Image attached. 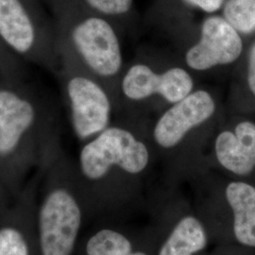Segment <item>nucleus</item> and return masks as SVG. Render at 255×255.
<instances>
[{
    "mask_svg": "<svg viewBox=\"0 0 255 255\" xmlns=\"http://www.w3.org/2000/svg\"><path fill=\"white\" fill-rule=\"evenodd\" d=\"M72 40L85 64L101 77L119 73L122 54L119 38L107 21L89 17L74 27Z\"/></svg>",
    "mask_w": 255,
    "mask_h": 255,
    "instance_id": "nucleus-3",
    "label": "nucleus"
},
{
    "mask_svg": "<svg viewBox=\"0 0 255 255\" xmlns=\"http://www.w3.org/2000/svg\"><path fill=\"white\" fill-rule=\"evenodd\" d=\"M247 82L250 91L255 97V43L250 48L248 56V70Z\"/></svg>",
    "mask_w": 255,
    "mask_h": 255,
    "instance_id": "nucleus-17",
    "label": "nucleus"
},
{
    "mask_svg": "<svg viewBox=\"0 0 255 255\" xmlns=\"http://www.w3.org/2000/svg\"><path fill=\"white\" fill-rule=\"evenodd\" d=\"M216 156L225 169L238 176H246L255 168V123L241 121L235 131L220 132L215 143Z\"/></svg>",
    "mask_w": 255,
    "mask_h": 255,
    "instance_id": "nucleus-9",
    "label": "nucleus"
},
{
    "mask_svg": "<svg viewBox=\"0 0 255 255\" xmlns=\"http://www.w3.org/2000/svg\"><path fill=\"white\" fill-rule=\"evenodd\" d=\"M224 19L240 34L255 31V0H228L224 6Z\"/></svg>",
    "mask_w": 255,
    "mask_h": 255,
    "instance_id": "nucleus-14",
    "label": "nucleus"
},
{
    "mask_svg": "<svg viewBox=\"0 0 255 255\" xmlns=\"http://www.w3.org/2000/svg\"><path fill=\"white\" fill-rule=\"evenodd\" d=\"M87 255H146L133 252L127 237L117 231L104 229L95 234L86 245Z\"/></svg>",
    "mask_w": 255,
    "mask_h": 255,
    "instance_id": "nucleus-13",
    "label": "nucleus"
},
{
    "mask_svg": "<svg viewBox=\"0 0 255 255\" xmlns=\"http://www.w3.org/2000/svg\"><path fill=\"white\" fill-rule=\"evenodd\" d=\"M193 85L191 76L180 67L156 74L147 65L135 64L123 79L122 91L131 101H141L157 94L174 104L192 93Z\"/></svg>",
    "mask_w": 255,
    "mask_h": 255,
    "instance_id": "nucleus-7",
    "label": "nucleus"
},
{
    "mask_svg": "<svg viewBox=\"0 0 255 255\" xmlns=\"http://www.w3.org/2000/svg\"><path fill=\"white\" fill-rule=\"evenodd\" d=\"M0 37L19 54L36 43V27L24 0H0Z\"/></svg>",
    "mask_w": 255,
    "mask_h": 255,
    "instance_id": "nucleus-10",
    "label": "nucleus"
},
{
    "mask_svg": "<svg viewBox=\"0 0 255 255\" xmlns=\"http://www.w3.org/2000/svg\"><path fill=\"white\" fill-rule=\"evenodd\" d=\"M149 160L146 145L127 129L105 128L82 147L80 154L82 172L87 179L97 181L119 166L129 174L142 172Z\"/></svg>",
    "mask_w": 255,
    "mask_h": 255,
    "instance_id": "nucleus-1",
    "label": "nucleus"
},
{
    "mask_svg": "<svg viewBox=\"0 0 255 255\" xmlns=\"http://www.w3.org/2000/svg\"><path fill=\"white\" fill-rule=\"evenodd\" d=\"M0 255H29L27 240L18 229L0 228Z\"/></svg>",
    "mask_w": 255,
    "mask_h": 255,
    "instance_id": "nucleus-15",
    "label": "nucleus"
},
{
    "mask_svg": "<svg viewBox=\"0 0 255 255\" xmlns=\"http://www.w3.org/2000/svg\"><path fill=\"white\" fill-rule=\"evenodd\" d=\"M93 9L108 15H119L130 9L132 0H85Z\"/></svg>",
    "mask_w": 255,
    "mask_h": 255,
    "instance_id": "nucleus-16",
    "label": "nucleus"
},
{
    "mask_svg": "<svg viewBox=\"0 0 255 255\" xmlns=\"http://www.w3.org/2000/svg\"><path fill=\"white\" fill-rule=\"evenodd\" d=\"M216 103L208 92H192L182 101L174 103L155 125V141L159 146H177L185 135L214 115Z\"/></svg>",
    "mask_w": 255,
    "mask_h": 255,
    "instance_id": "nucleus-6",
    "label": "nucleus"
},
{
    "mask_svg": "<svg viewBox=\"0 0 255 255\" xmlns=\"http://www.w3.org/2000/svg\"><path fill=\"white\" fill-rule=\"evenodd\" d=\"M30 101L9 89L0 90V156L15 151L36 120Z\"/></svg>",
    "mask_w": 255,
    "mask_h": 255,
    "instance_id": "nucleus-8",
    "label": "nucleus"
},
{
    "mask_svg": "<svg viewBox=\"0 0 255 255\" xmlns=\"http://www.w3.org/2000/svg\"><path fill=\"white\" fill-rule=\"evenodd\" d=\"M67 95L77 136L86 139L108 128L111 103L101 85L88 78L77 76L67 83Z\"/></svg>",
    "mask_w": 255,
    "mask_h": 255,
    "instance_id": "nucleus-5",
    "label": "nucleus"
},
{
    "mask_svg": "<svg viewBox=\"0 0 255 255\" xmlns=\"http://www.w3.org/2000/svg\"><path fill=\"white\" fill-rule=\"evenodd\" d=\"M185 1L207 12H213L218 10L222 6V3H223V0H185Z\"/></svg>",
    "mask_w": 255,
    "mask_h": 255,
    "instance_id": "nucleus-18",
    "label": "nucleus"
},
{
    "mask_svg": "<svg viewBox=\"0 0 255 255\" xmlns=\"http://www.w3.org/2000/svg\"><path fill=\"white\" fill-rule=\"evenodd\" d=\"M226 199L234 213V233L237 241L255 248V187L233 182L226 187Z\"/></svg>",
    "mask_w": 255,
    "mask_h": 255,
    "instance_id": "nucleus-11",
    "label": "nucleus"
},
{
    "mask_svg": "<svg viewBox=\"0 0 255 255\" xmlns=\"http://www.w3.org/2000/svg\"><path fill=\"white\" fill-rule=\"evenodd\" d=\"M242 52L241 34L225 19L213 16L204 21L200 41L188 49L185 61L193 70L204 71L218 65L233 64Z\"/></svg>",
    "mask_w": 255,
    "mask_h": 255,
    "instance_id": "nucleus-4",
    "label": "nucleus"
},
{
    "mask_svg": "<svg viewBox=\"0 0 255 255\" xmlns=\"http://www.w3.org/2000/svg\"><path fill=\"white\" fill-rule=\"evenodd\" d=\"M206 244L205 228L199 219L188 216L175 226L159 255H193L202 251Z\"/></svg>",
    "mask_w": 255,
    "mask_h": 255,
    "instance_id": "nucleus-12",
    "label": "nucleus"
},
{
    "mask_svg": "<svg viewBox=\"0 0 255 255\" xmlns=\"http://www.w3.org/2000/svg\"><path fill=\"white\" fill-rule=\"evenodd\" d=\"M82 226V210L70 192L58 188L43 201L38 218L42 255H72Z\"/></svg>",
    "mask_w": 255,
    "mask_h": 255,
    "instance_id": "nucleus-2",
    "label": "nucleus"
}]
</instances>
